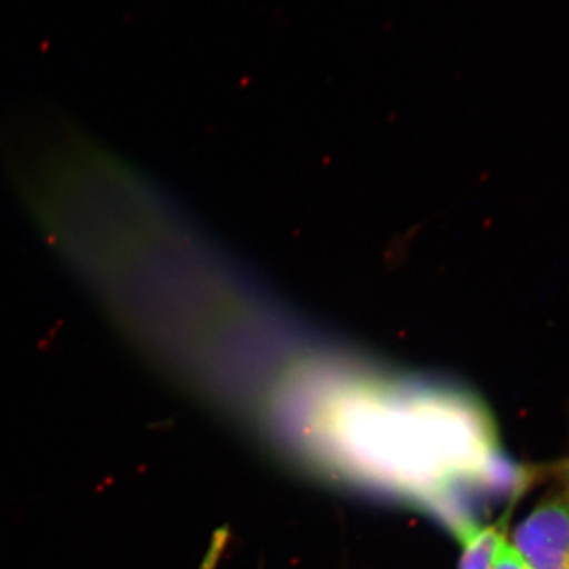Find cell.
<instances>
[{
  "mask_svg": "<svg viewBox=\"0 0 569 569\" xmlns=\"http://www.w3.org/2000/svg\"><path fill=\"white\" fill-rule=\"evenodd\" d=\"M512 548L529 569H569V501L539 503L512 533Z\"/></svg>",
  "mask_w": 569,
  "mask_h": 569,
  "instance_id": "cell-1",
  "label": "cell"
},
{
  "mask_svg": "<svg viewBox=\"0 0 569 569\" xmlns=\"http://www.w3.org/2000/svg\"><path fill=\"white\" fill-rule=\"evenodd\" d=\"M492 569H529L523 560L520 559L519 553L512 548L511 542L507 538L501 541L498 548L496 561H493Z\"/></svg>",
  "mask_w": 569,
  "mask_h": 569,
  "instance_id": "cell-3",
  "label": "cell"
},
{
  "mask_svg": "<svg viewBox=\"0 0 569 569\" xmlns=\"http://www.w3.org/2000/svg\"><path fill=\"white\" fill-rule=\"evenodd\" d=\"M560 479L565 488V493H567L565 498L569 501V462L565 463V467L561 468Z\"/></svg>",
  "mask_w": 569,
  "mask_h": 569,
  "instance_id": "cell-4",
  "label": "cell"
},
{
  "mask_svg": "<svg viewBox=\"0 0 569 569\" xmlns=\"http://www.w3.org/2000/svg\"><path fill=\"white\" fill-rule=\"evenodd\" d=\"M460 549L459 569H492L498 548L507 538L500 526H479L473 520L456 523Z\"/></svg>",
  "mask_w": 569,
  "mask_h": 569,
  "instance_id": "cell-2",
  "label": "cell"
}]
</instances>
